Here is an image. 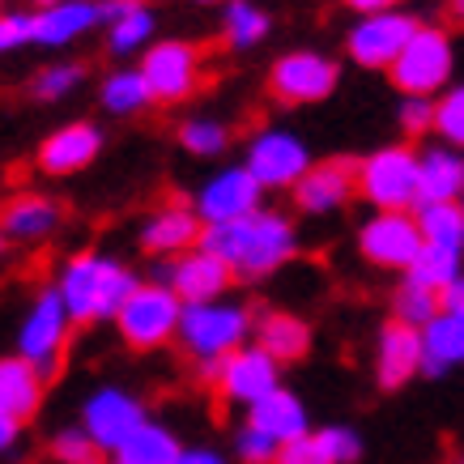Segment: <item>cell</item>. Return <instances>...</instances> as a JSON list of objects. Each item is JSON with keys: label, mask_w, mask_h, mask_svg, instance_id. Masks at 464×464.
Listing matches in <instances>:
<instances>
[{"label": "cell", "mask_w": 464, "mask_h": 464, "mask_svg": "<svg viewBox=\"0 0 464 464\" xmlns=\"http://www.w3.org/2000/svg\"><path fill=\"white\" fill-rule=\"evenodd\" d=\"M205 247L213 256H222L235 277H265V273L282 268L295 256L298 243H295V226L285 218L260 209L252 218H243V222L205 230Z\"/></svg>", "instance_id": "obj_1"}, {"label": "cell", "mask_w": 464, "mask_h": 464, "mask_svg": "<svg viewBox=\"0 0 464 464\" xmlns=\"http://www.w3.org/2000/svg\"><path fill=\"white\" fill-rule=\"evenodd\" d=\"M56 290L72 320L85 324V320H115L141 285L124 265H115L107 256H77V260L64 265Z\"/></svg>", "instance_id": "obj_2"}, {"label": "cell", "mask_w": 464, "mask_h": 464, "mask_svg": "<svg viewBox=\"0 0 464 464\" xmlns=\"http://www.w3.org/2000/svg\"><path fill=\"white\" fill-rule=\"evenodd\" d=\"M358 188L380 213H405L422 200V158L405 145H388L358 167Z\"/></svg>", "instance_id": "obj_3"}, {"label": "cell", "mask_w": 464, "mask_h": 464, "mask_svg": "<svg viewBox=\"0 0 464 464\" xmlns=\"http://www.w3.org/2000/svg\"><path fill=\"white\" fill-rule=\"evenodd\" d=\"M115 324H120V337H124L132 350H158V345H167L170 337H179L183 298L175 295L167 282L141 285V290L124 303V311L115 315Z\"/></svg>", "instance_id": "obj_4"}, {"label": "cell", "mask_w": 464, "mask_h": 464, "mask_svg": "<svg viewBox=\"0 0 464 464\" xmlns=\"http://www.w3.org/2000/svg\"><path fill=\"white\" fill-rule=\"evenodd\" d=\"M247 328H252V315L235 303H197V307H183L179 337L200 362H213L243 350Z\"/></svg>", "instance_id": "obj_5"}, {"label": "cell", "mask_w": 464, "mask_h": 464, "mask_svg": "<svg viewBox=\"0 0 464 464\" xmlns=\"http://www.w3.org/2000/svg\"><path fill=\"white\" fill-rule=\"evenodd\" d=\"M69 307L60 290H43L30 307L26 324H22V337H17V358H26L43 380H52L64 362V341H69Z\"/></svg>", "instance_id": "obj_6"}, {"label": "cell", "mask_w": 464, "mask_h": 464, "mask_svg": "<svg viewBox=\"0 0 464 464\" xmlns=\"http://www.w3.org/2000/svg\"><path fill=\"white\" fill-rule=\"evenodd\" d=\"M388 72H392L396 90H405L409 99L435 94L451 77V39L439 26H422Z\"/></svg>", "instance_id": "obj_7"}, {"label": "cell", "mask_w": 464, "mask_h": 464, "mask_svg": "<svg viewBox=\"0 0 464 464\" xmlns=\"http://www.w3.org/2000/svg\"><path fill=\"white\" fill-rule=\"evenodd\" d=\"M358 247H362V256L371 265H380V268H413L426 239H422L418 218H409V213H375L362 226Z\"/></svg>", "instance_id": "obj_8"}, {"label": "cell", "mask_w": 464, "mask_h": 464, "mask_svg": "<svg viewBox=\"0 0 464 464\" xmlns=\"http://www.w3.org/2000/svg\"><path fill=\"white\" fill-rule=\"evenodd\" d=\"M260 188H265V183L256 179L247 167H235V170L213 175V179L200 188V197H197L200 222L209 226V230H218V226L243 222V218L260 213Z\"/></svg>", "instance_id": "obj_9"}, {"label": "cell", "mask_w": 464, "mask_h": 464, "mask_svg": "<svg viewBox=\"0 0 464 464\" xmlns=\"http://www.w3.org/2000/svg\"><path fill=\"white\" fill-rule=\"evenodd\" d=\"M418 30H422L418 17L401 14V9L362 17V22L350 30V56L358 60V64H366V69H392Z\"/></svg>", "instance_id": "obj_10"}, {"label": "cell", "mask_w": 464, "mask_h": 464, "mask_svg": "<svg viewBox=\"0 0 464 464\" xmlns=\"http://www.w3.org/2000/svg\"><path fill=\"white\" fill-rule=\"evenodd\" d=\"M141 72L154 90V102H183L200 85V47L179 39L158 43V47H150Z\"/></svg>", "instance_id": "obj_11"}, {"label": "cell", "mask_w": 464, "mask_h": 464, "mask_svg": "<svg viewBox=\"0 0 464 464\" xmlns=\"http://www.w3.org/2000/svg\"><path fill=\"white\" fill-rule=\"evenodd\" d=\"M333 85H337V64L315 56V52L282 56L277 64H273V72H268V90H273V99L285 102V107L328 99Z\"/></svg>", "instance_id": "obj_12"}, {"label": "cell", "mask_w": 464, "mask_h": 464, "mask_svg": "<svg viewBox=\"0 0 464 464\" xmlns=\"http://www.w3.org/2000/svg\"><path fill=\"white\" fill-rule=\"evenodd\" d=\"M247 170L265 188H298L303 175L311 170V154L290 132H260L247 145Z\"/></svg>", "instance_id": "obj_13"}, {"label": "cell", "mask_w": 464, "mask_h": 464, "mask_svg": "<svg viewBox=\"0 0 464 464\" xmlns=\"http://www.w3.org/2000/svg\"><path fill=\"white\" fill-rule=\"evenodd\" d=\"M145 426L141 405L120 388H99L85 401V435L94 439L102 451H120L128 439Z\"/></svg>", "instance_id": "obj_14"}, {"label": "cell", "mask_w": 464, "mask_h": 464, "mask_svg": "<svg viewBox=\"0 0 464 464\" xmlns=\"http://www.w3.org/2000/svg\"><path fill=\"white\" fill-rule=\"evenodd\" d=\"M218 392L230 405H260L265 396L277 392V362L268 358L260 345L252 350H235L230 358H222V375H218Z\"/></svg>", "instance_id": "obj_15"}, {"label": "cell", "mask_w": 464, "mask_h": 464, "mask_svg": "<svg viewBox=\"0 0 464 464\" xmlns=\"http://www.w3.org/2000/svg\"><path fill=\"white\" fill-rule=\"evenodd\" d=\"M235 273L226 268L222 256H213L209 247H200V252H188L183 260L167 268V285L175 295L183 298V307H197V303H218V295L226 290Z\"/></svg>", "instance_id": "obj_16"}, {"label": "cell", "mask_w": 464, "mask_h": 464, "mask_svg": "<svg viewBox=\"0 0 464 464\" xmlns=\"http://www.w3.org/2000/svg\"><path fill=\"white\" fill-rule=\"evenodd\" d=\"M422 366H426L422 333L409 328V324H401V320H392L380 333V350H375V375H380V388H401V383H409Z\"/></svg>", "instance_id": "obj_17"}, {"label": "cell", "mask_w": 464, "mask_h": 464, "mask_svg": "<svg viewBox=\"0 0 464 464\" xmlns=\"http://www.w3.org/2000/svg\"><path fill=\"white\" fill-rule=\"evenodd\" d=\"M353 162L350 158H337V162H320L303 175V183L295 188V205L303 213H333L341 209L353 192Z\"/></svg>", "instance_id": "obj_18"}, {"label": "cell", "mask_w": 464, "mask_h": 464, "mask_svg": "<svg viewBox=\"0 0 464 464\" xmlns=\"http://www.w3.org/2000/svg\"><path fill=\"white\" fill-rule=\"evenodd\" d=\"M99 145H102L99 128L69 124V128H60V132H52V137L39 145V167L47 170V175H72V170H82L94 162Z\"/></svg>", "instance_id": "obj_19"}, {"label": "cell", "mask_w": 464, "mask_h": 464, "mask_svg": "<svg viewBox=\"0 0 464 464\" xmlns=\"http://www.w3.org/2000/svg\"><path fill=\"white\" fill-rule=\"evenodd\" d=\"M200 213L188 209V205H167L158 209L141 230V247L154 256H175V252H188L192 243L200 239Z\"/></svg>", "instance_id": "obj_20"}, {"label": "cell", "mask_w": 464, "mask_h": 464, "mask_svg": "<svg viewBox=\"0 0 464 464\" xmlns=\"http://www.w3.org/2000/svg\"><path fill=\"white\" fill-rule=\"evenodd\" d=\"M247 426H256V430H265L268 439H277V443H295V439L311 435L307 430V409H303V401H298L295 392H285V388H277L273 396H265L260 405L247 409Z\"/></svg>", "instance_id": "obj_21"}, {"label": "cell", "mask_w": 464, "mask_h": 464, "mask_svg": "<svg viewBox=\"0 0 464 464\" xmlns=\"http://www.w3.org/2000/svg\"><path fill=\"white\" fill-rule=\"evenodd\" d=\"M43 401V375L26 358H5L0 362V418L26 422Z\"/></svg>", "instance_id": "obj_22"}, {"label": "cell", "mask_w": 464, "mask_h": 464, "mask_svg": "<svg viewBox=\"0 0 464 464\" xmlns=\"http://www.w3.org/2000/svg\"><path fill=\"white\" fill-rule=\"evenodd\" d=\"M64 209L47 197H17L5 205V239L9 243H39L60 226Z\"/></svg>", "instance_id": "obj_23"}, {"label": "cell", "mask_w": 464, "mask_h": 464, "mask_svg": "<svg viewBox=\"0 0 464 464\" xmlns=\"http://www.w3.org/2000/svg\"><path fill=\"white\" fill-rule=\"evenodd\" d=\"M256 345H260L273 362H295V358L307 353L311 333H307V324L298 320V315L268 311V315H260V324H256Z\"/></svg>", "instance_id": "obj_24"}, {"label": "cell", "mask_w": 464, "mask_h": 464, "mask_svg": "<svg viewBox=\"0 0 464 464\" xmlns=\"http://www.w3.org/2000/svg\"><path fill=\"white\" fill-rule=\"evenodd\" d=\"M99 22H102V5H94V0H60L56 9L39 14V43L60 47V43L77 39L90 26H99Z\"/></svg>", "instance_id": "obj_25"}, {"label": "cell", "mask_w": 464, "mask_h": 464, "mask_svg": "<svg viewBox=\"0 0 464 464\" xmlns=\"http://www.w3.org/2000/svg\"><path fill=\"white\" fill-rule=\"evenodd\" d=\"M422 350H426V375H443L448 366L464 362V320L456 315H439L422 328Z\"/></svg>", "instance_id": "obj_26"}, {"label": "cell", "mask_w": 464, "mask_h": 464, "mask_svg": "<svg viewBox=\"0 0 464 464\" xmlns=\"http://www.w3.org/2000/svg\"><path fill=\"white\" fill-rule=\"evenodd\" d=\"M464 197V158L451 150L422 154V200H456Z\"/></svg>", "instance_id": "obj_27"}, {"label": "cell", "mask_w": 464, "mask_h": 464, "mask_svg": "<svg viewBox=\"0 0 464 464\" xmlns=\"http://www.w3.org/2000/svg\"><path fill=\"white\" fill-rule=\"evenodd\" d=\"M179 460V443L170 439V430L145 422L137 435L128 439L120 451H111L107 464H175Z\"/></svg>", "instance_id": "obj_28"}, {"label": "cell", "mask_w": 464, "mask_h": 464, "mask_svg": "<svg viewBox=\"0 0 464 464\" xmlns=\"http://www.w3.org/2000/svg\"><path fill=\"white\" fill-rule=\"evenodd\" d=\"M418 226H422L426 243L464 252V209L456 205V200H422V209H418Z\"/></svg>", "instance_id": "obj_29"}, {"label": "cell", "mask_w": 464, "mask_h": 464, "mask_svg": "<svg viewBox=\"0 0 464 464\" xmlns=\"http://www.w3.org/2000/svg\"><path fill=\"white\" fill-rule=\"evenodd\" d=\"M409 282H418V285H426V290L443 295L448 285L460 282V252H456V247H435V243H426L422 256H418V265L409 268Z\"/></svg>", "instance_id": "obj_30"}, {"label": "cell", "mask_w": 464, "mask_h": 464, "mask_svg": "<svg viewBox=\"0 0 464 464\" xmlns=\"http://www.w3.org/2000/svg\"><path fill=\"white\" fill-rule=\"evenodd\" d=\"M154 102V90L145 82V72H111L102 82V107L115 115H132Z\"/></svg>", "instance_id": "obj_31"}, {"label": "cell", "mask_w": 464, "mask_h": 464, "mask_svg": "<svg viewBox=\"0 0 464 464\" xmlns=\"http://www.w3.org/2000/svg\"><path fill=\"white\" fill-rule=\"evenodd\" d=\"M392 311H396V320L409 324V328H426L430 320L443 315V295H435V290H426L418 282H405L392 298Z\"/></svg>", "instance_id": "obj_32"}, {"label": "cell", "mask_w": 464, "mask_h": 464, "mask_svg": "<svg viewBox=\"0 0 464 464\" xmlns=\"http://www.w3.org/2000/svg\"><path fill=\"white\" fill-rule=\"evenodd\" d=\"M268 34V14L256 9L252 0H230L226 5V43L230 47H252Z\"/></svg>", "instance_id": "obj_33"}, {"label": "cell", "mask_w": 464, "mask_h": 464, "mask_svg": "<svg viewBox=\"0 0 464 464\" xmlns=\"http://www.w3.org/2000/svg\"><path fill=\"white\" fill-rule=\"evenodd\" d=\"M154 34V14L145 9V5H137L128 17H120L111 26V34H107V43H111L115 56H124V52H137L145 39Z\"/></svg>", "instance_id": "obj_34"}, {"label": "cell", "mask_w": 464, "mask_h": 464, "mask_svg": "<svg viewBox=\"0 0 464 464\" xmlns=\"http://www.w3.org/2000/svg\"><path fill=\"white\" fill-rule=\"evenodd\" d=\"M85 77L82 64H52V69H43L34 82H30V99H39V102H56L64 99L72 85Z\"/></svg>", "instance_id": "obj_35"}, {"label": "cell", "mask_w": 464, "mask_h": 464, "mask_svg": "<svg viewBox=\"0 0 464 464\" xmlns=\"http://www.w3.org/2000/svg\"><path fill=\"white\" fill-rule=\"evenodd\" d=\"M179 141H183V150H192V154L213 158L226 150L230 132H226L222 124H213V120H188V124L179 128Z\"/></svg>", "instance_id": "obj_36"}, {"label": "cell", "mask_w": 464, "mask_h": 464, "mask_svg": "<svg viewBox=\"0 0 464 464\" xmlns=\"http://www.w3.org/2000/svg\"><path fill=\"white\" fill-rule=\"evenodd\" d=\"M52 456H56L60 464H107L102 460V448L85 435V430H60V435L52 439Z\"/></svg>", "instance_id": "obj_37"}, {"label": "cell", "mask_w": 464, "mask_h": 464, "mask_svg": "<svg viewBox=\"0 0 464 464\" xmlns=\"http://www.w3.org/2000/svg\"><path fill=\"white\" fill-rule=\"evenodd\" d=\"M235 451H239L243 464H277L282 443H277V439H268L265 430H256V426H243L239 435H235Z\"/></svg>", "instance_id": "obj_38"}, {"label": "cell", "mask_w": 464, "mask_h": 464, "mask_svg": "<svg viewBox=\"0 0 464 464\" xmlns=\"http://www.w3.org/2000/svg\"><path fill=\"white\" fill-rule=\"evenodd\" d=\"M277 464H337V456L328 451L324 435H303V439H295V443H285Z\"/></svg>", "instance_id": "obj_39"}, {"label": "cell", "mask_w": 464, "mask_h": 464, "mask_svg": "<svg viewBox=\"0 0 464 464\" xmlns=\"http://www.w3.org/2000/svg\"><path fill=\"white\" fill-rule=\"evenodd\" d=\"M435 128L448 137L451 145H464V85H460V90H451L448 99L439 102Z\"/></svg>", "instance_id": "obj_40"}, {"label": "cell", "mask_w": 464, "mask_h": 464, "mask_svg": "<svg viewBox=\"0 0 464 464\" xmlns=\"http://www.w3.org/2000/svg\"><path fill=\"white\" fill-rule=\"evenodd\" d=\"M22 43H39V14H5L0 17V47L14 52Z\"/></svg>", "instance_id": "obj_41"}, {"label": "cell", "mask_w": 464, "mask_h": 464, "mask_svg": "<svg viewBox=\"0 0 464 464\" xmlns=\"http://www.w3.org/2000/svg\"><path fill=\"white\" fill-rule=\"evenodd\" d=\"M435 111L439 107L430 99H405L401 102V128L418 137V132H426V128H435Z\"/></svg>", "instance_id": "obj_42"}, {"label": "cell", "mask_w": 464, "mask_h": 464, "mask_svg": "<svg viewBox=\"0 0 464 464\" xmlns=\"http://www.w3.org/2000/svg\"><path fill=\"white\" fill-rule=\"evenodd\" d=\"M324 443H328V451L337 456V464H353L358 460V451H362V443H358V435L353 430H345V426H328V430H320Z\"/></svg>", "instance_id": "obj_43"}, {"label": "cell", "mask_w": 464, "mask_h": 464, "mask_svg": "<svg viewBox=\"0 0 464 464\" xmlns=\"http://www.w3.org/2000/svg\"><path fill=\"white\" fill-rule=\"evenodd\" d=\"M443 311H448V315H456V320H464V277L456 285H448V290H443Z\"/></svg>", "instance_id": "obj_44"}, {"label": "cell", "mask_w": 464, "mask_h": 464, "mask_svg": "<svg viewBox=\"0 0 464 464\" xmlns=\"http://www.w3.org/2000/svg\"><path fill=\"white\" fill-rule=\"evenodd\" d=\"M350 9H358V14H366V17H375V14H392L401 0H345Z\"/></svg>", "instance_id": "obj_45"}, {"label": "cell", "mask_w": 464, "mask_h": 464, "mask_svg": "<svg viewBox=\"0 0 464 464\" xmlns=\"http://www.w3.org/2000/svg\"><path fill=\"white\" fill-rule=\"evenodd\" d=\"M175 464H226V460L209 448H188V451H179V460Z\"/></svg>", "instance_id": "obj_46"}, {"label": "cell", "mask_w": 464, "mask_h": 464, "mask_svg": "<svg viewBox=\"0 0 464 464\" xmlns=\"http://www.w3.org/2000/svg\"><path fill=\"white\" fill-rule=\"evenodd\" d=\"M448 9H451V17H456V22H460V26H464V0H451Z\"/></svg>", "instance_id": "obj_47"}, {"label": "cell", "mask_w": 464, "mask_h": 464, "mask_svg": "<svg viewBox=\"0 0 464 464\" xmlns=\"http://www.w3.org/2000/svg\"><path fill=\"white\" fill-rule=\"evenodd\" d=\"M34 5H39V14H43V9H56L60 0H34Z\"/></svg>", "instance_id": "obj_48"}, {"label": "cell", "mask_w": 464, "mask_h": 464, "mask_svg": "<svg viewBox=\"0 0 464 464\" xmlns=\"http://www.w3.org/2000/svg\"><path fill=\"white\" fill-rule=\"evenodd\" d=\"M200 5H218V0H200Z\"/></svg>", "instance_id": "obj_49"}, {"label": "cell", "mask_w": 464, "mask_h": 464, "mask_svg": "<svg viewBox=\"0 0 464 464\" xmlns=\"http://www.w3.org/2000/svg\"><path fill=\"white\" fill-rule=\"evenodd\" d=\"M456 464H464V456H460V460H456Z\"/></svg>", "instance_id": "obj_50"}, {"label": "cell", "mask_w": 464, "mask_h": 464, "mask_svg": "<svg viewBox=\"0 0 464 464\" xmlns=\"http://www.w3.org/2000/svg\"><path fill=\"white\" fill-rule=\"evenodd\" d=\"M460 209H464V200H460Z\"/></svg>", "instance_id": "obj_51"}]
</instances>
